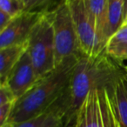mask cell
<instances>
[{
	"mask_svg": "<svg viewBox=\"0 0 127 127\" xmlns=\"http://www.w3.org/2000/svg\"><path fill=\"white\" fill-rule=\"evenodd\" d=\"M121 72L118 63L104 51L95 58L78 57L67 88L60 97L70 117L76 119L78 110L91 91L108 85Z\"/></svg>",
	"mask_w": 127,
	"mask_h": 127,
	"instance_id": "cell-1",
	"label": "cell"
},
{
	"mask_svg": "<svg viewBox=\"0 0 127 127\" xmlns=\"http://www.w3.org/2000/svg\"><path fill=\"white\" fill-rule=\"evenodd\" d=\"M78 57L66 58L51 72L39 78L32 88L16 101L7 123H21L52 106L67 88Z\"/></svg>",
	"mask_w": 127,
	"mask_h": 127,
	"instance_id": "cell-2",
	"label": "cell"
},
{
	"mask_svg": "<svg viewBox=\"0 0 127 127\" xmlns=\"http://www.w3.org/2000/svg\"><path fill=\"white\" fill-rule=\"evenodd\" d=\"M27 51L38 79L57 67L54 33L50 11H44L32 30L28 39Z\"/></svg>",
	"mask_w": 127,
	"mask_h": 127,
	"instance_id": "cell-3",
	"label": "cell"
},
{
	"mask_svg": "<svg viewBox=\"0 0 127 127\" xmlns=\"http://www.w3.org/2000/svg\"><path fill=\"white\" fill-rule=\"evenodd\" d=\"M48 11L52 20L57 66L66 58L83 55L67 1L58 0L55 7Z\"/></svg>",
	"mask_w": 127,
	"mask_h": 127,
	"instance_id": "cell-4",
	"label": "cell"
},
{
	"mask_svg": "<svg viewBox=\"0 0 127 127\" xmlns=\"http://www.w3.org/2000/svg\"><path fill=\"white\" fill-rule=\"evenodd\" d=\"M72 17L81 53L95 58L104 52L105 45L101 41L87 13L84 0H66Z\"/></svg>",
	"mask_w": 127,
	"mask_h": 127,
	"instance_id": "cell-5",
	"label": "cell"
},
{
	"mask_svg": "<svg viewBox=\"0 0 127 127\" xmlns=\"http://www.w3.org/2000/svg\"><path fill=\"white\" fill-rule=\"evenodd\" d=\"M110 99L106 86L94 88L76 116V127H109Z\"/></svg>",
	"mask_w": 127,
	"mask_h": 127,
	"instance_id": "cell-6",
	"label": "cell"
},
{
	"mask_svg": "<svg viewBox=\"0 0 127 127\" xmlns=\"http://www.w3.org/2000/svg\"><path fill=\"white\" fill-rule=\"evenodd\" d=\"M44 13V11H24L15 17L9 25L0 32V49L27 42Z\"/></svg>",
	"mask_w": 127,
	"mask_h": 127,
	"instance_id": "cell-7",
	"label": "cell"
},
{
	"mask_svg": "<svg viewBox=\"0 0 127 127\" xmlns=\"http://www.w3.org/2000/svg\"><path fill=\"white\" fill-rule=\"evenodd\" d=\"M38 80L28 51H25L10 72L5 83L17 99L24 96Z\"/></svg>",
	"mask_w": 127,
	"mask_h": 127,
	"instance_id": "cell-8",
	"label": "cell"
},
{
	"mask_svg": "<svg viewBox=\"0 0 127 127\" xmlns=\"http://www.w3.org/2000/svg\"><path fill=\"white\" fill-rule=\"evenodd\" d=\"M76 119L70 117L60 97L47 111L21 123L11 124L12 127H73Z\"/></svg>",
	"mask_w": 127,
	"mask_h": 127,
	"instance_id": "cell-9",
	"label": "cell"
},
{
	"mask_svg": "<svg viewBox=\"0 0 127 127\" xmlns=\"http://www.w3.org/2000/svg\"><path fill=\"white\" fill-rule=\"evenodd\" d=\"M113 113L120 127H127V71L121 72L106 85Z\"/></svg>",
	"mask_w": 127,
	"mask_h": 127,
	"instance_id": "cell-10",
	"label": "cell"
},
{
	"mask_svg": "<svg viewBox=\"0 0 127 127\" xmlns=\"http://www.w3.org/2000/svg\"><path fill=\"white\" fill-rule=\"evenodd\" d=\"M84 3L99 38L105 45L107 42L108 0H84Z\"/></svg>",
	"mask_w": 127,
	"mask_h": 127,
	"instance_id": "cell-11",
	"label": "cell"
},
{
	"mask_svg": "<svg viewBox=\"0 0 127 127\" xmlns=\"http://www.w3.org/2000/svg\"><path fill=\"white\" fill-rule=\"evenodd\" d=\"M28 48V41L0 49V85L5 83L11 70L14 68Z\"/></svg>",
	"mask_w": 127,
	"mask_h": 127,
	"instance_id": "cell-12",
	"label": "cell"
},
{
	"mask_svg": "<svg viewBox=\"0 0 127 127\" xmlns=\"http://www.w3.org/2000/svg\"><path fill=\"white\" fill-rule=\"evenodd\" d=\"M104 51L117 63L127 60V25H123L109 37Z\"/></svg>",
	"mask_w": 127,
	"mask_h": 127,
	"instance_id": "cell-13",
	"label": "cell"
},
{
	"mask_svg": "<svg viewBox=\"0 0 127 127\" xmlns=\"http://www.w3.org/2000/svg\"><path fill=\"white\" fill-rule=\"evenodd\" d=\"M125 19V0H108L107 40L123 25Z\"/></svg>",
	"mask_w": 127,
	"mask_h": 127,
	"instance_id": "cell-14",
	"label": "cell"
},
{
	"mask_svg": "<svg viewBox=\"0 0 127 127\" xmlns=\"http://www.w3.org/2000/svg\"><path fill=\"white\" fill-rule=\"evenodd\" d=\"M0 11L15 18L25 11V4L23 0H0Z\"/></svg>",
	"mask_w": 127,
	"mask_h": 127,
	"instance_id": "cell-15",
	"label": "cell"
},
{
	"mask_svg": "<svg viewBox=\"0 0 127 127\" xmlns=\"http://www.w3.org/2000/svg\"><path fill=\"white\" fill-rule=\"evenodd\" d=\"M25 11H48L50 5L56 4L54 0H23Z\"/></svg>",
	"mask_w": 127,
	"mask_h": 127,
	"instance_id": "cell-16",
	"label": "cell"
},
{
	"mask_svg": "<svg viewBox=\"0 0 127 127\" xmlns=\"http://www.w3.org/2000/svg\"><path fill=\"white\" fill-rule=\"evenodd\" d=\"M13 18H14L10 16L6 12H4L3 11H0V32L4 31L9 25V24L12 21Z\"/></svg>",
	"mask_w": 127,
	"mask_h": 127,
	"instance_id": "cell-17",
	"label": "cell"
},
{
	"mask_svg": "<svg viewBox=\"0 0 127 127\" xmlns=\"http://www.w3.org/2000/svg\"><path fill=\"white\" fill-rule=\"evenodd\" d=\"M110 104H111V102H110ZM109 127H120L119 125H118V121H117L116 118H115V116H114V113H113L112 108H111V109H110Z\"/></svg>",
	"mask_w": 127,
	"mask_h": 127,
	"instance_id": "cell-18",
	"label": "cell"
},
{
	"mask_svg": "<svg viewBox=\"0 0 127 127\" xmlns=\"http://www.w3.org/2000/svg\"><path fill=\"white\" fill-rule=\"evenodd\" d=\"M127 12V0H125V16Z\"/></svg>",
	"mask_w": 127,
	"mask_h": 127,
	"instance_id": "cell-19",
	"label": "cell"
},
{
	"mask_svg": "<svg viewBox=\"0 0 127 127\" xmlns=\"http://www.w3.org/2000/svg\"><path fill=\"white\" fill-rule=\"evenodd\" d=\"M0 127H12V125L10 123H6L5 125H2V126H0Z\"/></svg>",
	"mask_w": 127,
	"mask_h": 127,
	"instance_id": "cell-20",
	"label": "cell"
},
{
	"mask_svg": "<svg viewBox=\"0 0 127 127\" xmlns=\"http://www.w3.org/2000/svg\"><path fill=\"white\" fill-rule=\"evenodd\" d=\"M123 25H127V12L125 16V19H124V24Z\"/></svg>",
	"mask_w": 127,
	"mask_h": 127,
	"instance_id": "cell-21",
	"label": "cell"
},
{
	"mask_svg": "<svg viewBox=\"0 0 127 127\" xmlns=\"http://www.w3.org/2000/svg\"><path fill=\"white\" fill-rule=\"evenodd\" d=\"M125 71H127V69H126V68H125Z\"/></svg>",
	"mask_w": 127,
	"mask_h": 127,
	"instance_id": "cell-22",
	"label": "cell"
},
{
	"mask_svg": "<svg viewBox=\"0 0 127 127\" xmlns=\"http://www.w3.org/2000/svg\"><path fill=\"white\" fill-rule=\"evenodd\" d=\"M74 127H76V124H75V126Z\"/></svg>",
	"mask_w": 127,
	"mask_h": 127,
	"instance_id": "cell-23",
	"label": "cell"
},
{
	"mask_svg": "<svg viewBox=\"0 0 127 127\" xmlns=\"http://www.w3.org/2000/svg\"><path fill=\"white\" fill-rule=\"evenodd\" d=\"M125 68H126V69H127V67H125Z\"/></svg>",
	"mask_w": 127,
	"mask_h": 127,
	"instance_id": "cell-24",
	"label": "cell"
},
{
	"mask_svg": "<svg viewBox=\"0 0 127 127\" xmlns=\"http://www.w3.org/2000/svg\"><path fill=\"white\" fill-rule=\"evenodd\" d=\"M74 126H75V125H74ZM74 126H73V127H74Z\"/></svg>",
	"mask_w": 127,
	"mask_h": 127,
	"instance_id": "cell-25",
	"label": "cell"
}]
</instances>
